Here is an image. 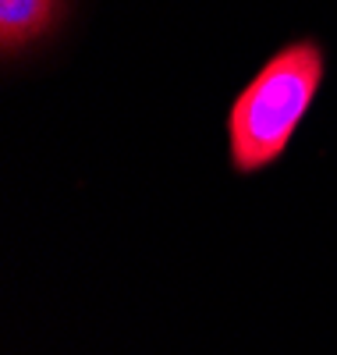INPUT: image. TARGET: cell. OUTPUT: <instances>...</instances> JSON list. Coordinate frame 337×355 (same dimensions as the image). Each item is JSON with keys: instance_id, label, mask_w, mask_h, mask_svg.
<instances>
[{"instance_id": "cell-1", "label": "cell", "mask_w": 337, "mask_h": 355, "mask_svg": "<svg viewBox=\"0 0 337 355\" xmlns=\"http://www.w3.org/2000/svg\"><path fill=\"white\" fill-rule=\"evenodd\" d=\"M323 82V50L313 40L277 50L227 110V150L238 174L281 160Z\"/></svg>"}, {"instance_id": "cell-2", "label": "cell", "mask_w": 337, "mask_h": 355, "mask_svg": "<svg viewBox=\"0 0 337 355\" xmlns=\"http://www.w3.org/2000/svg\"><path fill=\"white\" fill-rule=\"evenodd\" d=\"M60 4L64 0H0V50L4 57H15L18 50H28L36 40H43L60 21Z\"/></svg>"}]
</instances>
